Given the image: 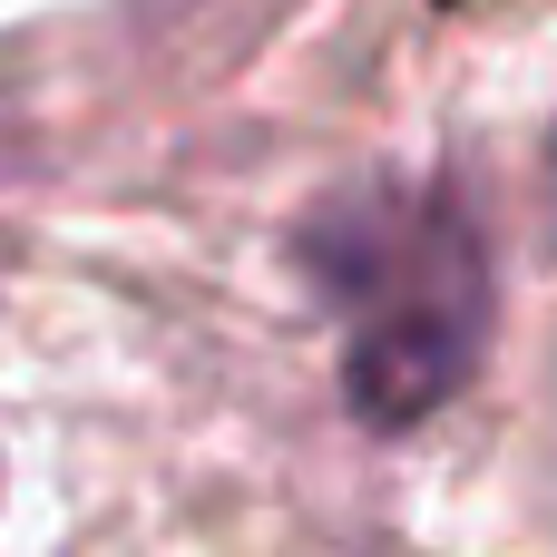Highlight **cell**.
Wrapping results in <instances>:
<instances>
[{
  "instance_id": "6da1fadb",
  "label": "cell",
  "mask_w": 557,
  "mask_h": 557,
  "mask_svg": "<svg viewBox=\"0 0 557 557\" xmlns=\"http://www.w3.org/2000/svg\"><path fill=\"white\" fill-rule=\"evenodd\" d=\"M294 264L343 323V411L382 441L450 411L499 323L490 225L460 166L352 176L294 215Z\"/></svg>"
},
{
  "instance_id": "7a4b0ae2",
  "label": "cell",
  "mask_w": 557,
  "mask_h": 557,
  "mask_svg": "<svg viewBox=\"0 0 557 557\" xmlns=\"http://www.w3.org/2000/svg\"><path fill=\"white\" fill-rule=\"evenodd\" d=\"M548 206H557V147H548Z\"/></svg>"
}]
</instances>
